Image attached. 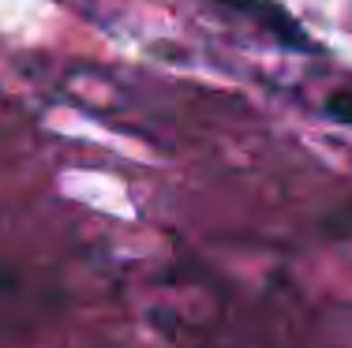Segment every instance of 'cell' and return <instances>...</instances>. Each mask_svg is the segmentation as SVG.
<instances>
[{
	"instance_id": "cell-1",
	"label": "cell",
	"mask_w": 352,
	"mask_h": 348,
	"mask_svg": "<svg viewBox=\"0 0 352 348\" xmlns=\"http://www.w3.org/2000/svg\"><path fill=\"white\" fill-rule=\"evenodd\" d=\"M217 4L236 12V15H244V19L255 23L274 45L289 49V53H307V56L322 53V45L315 41L311 30H307L285 4H278V0H217Z\"/></svg>"
},
{
	"instance_id": "cell-2",
	"label": "cell",
	"mask_w": 352,
	"mask_h": 348,
	"mask_svg": "<svg viewBox=\"0 0 352 348\" xmlns=\"http://www.w3.org/2000/svg\"><path fill=\"white\" fill-rule=\"evenodd\" d=\"M322 113L330 116L333 124L352 128V86H338V90H333V94L322 102Z\"/></svg>"
}]
</instances>
